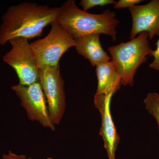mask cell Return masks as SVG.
Wrapping results in <instances>:
<instances>
[{"mask_svg":"<svg viewBox=\"0 0 159 159\" xmlns=\"http://www.w3.org/2000/svg\"><path fill=\"white\" fill-rule=\"evenodd\" d=\"M47 159H54L53 158H52V157H48V158H47Z\"/></svg>","mask_w":159,"mask_h":159,"instance_id":"e0dca14e","label":"cell"},{"mask_svg":"<svg viewBox=\"0 0 159 159\" xmlns=\"http://www.w3.org/2000/svg\"><path fill=\"white\" fill-rule=\"evenodd\" d=\"M113 95L95 94L94 103L101 114V127L99 134L104 141V146L109 159H116V152L119 137L112 118L111 102Z\"/></svg>","mask_w":159,"mask_h":159,"instance_id":"9c48e42d","label":"cell"},{"mask_svg":"<svg viewBox=\"0 0 159 159\" xmlns=\"http://www.w3.org/2000/svg\"><path fill=\"white\" fill-rule=\"evenodd\" d=\"M58 8L25 2L10 6L2 17L0 45L16 38L29 39L40 36L46 26L55 21Z\"/></svg>","mask_w":159,"mask_h":159,"instance_id":"6da1fadb","label":"cell"},{"mask_svg":"<svg viewBox=\"0 0 159 159\" xmlns=\"http://www.w3.org/2000/svg\"><path fill=\"white\" fill-rule=\"evenodd\" d=\"M132 19L130 39L142 32H146L148 39H153L159 33V0L128 8Z\"/></svg>","mask_w":159,"mask_h":159,"instance_id":"ba28073f","label":"cell"},{"mask_svg":"<svg viewBox=\"0 0 159 159\" xmlns=\"http://www.w3.org/2000/svg\"><path fill=\"white\" fill-rule=\"evenodd\" d=\"M158 35L159 36L158 39L155 43L156 49L154 51H152L150 54V56L153 57L154 59L152 62L149 64V67L152 70L159 71V33Z\"/></svg>","mask_w":159,"mask_h":159,"instance_id":"9a60e30c","label":"cell"},{"mask_svg":"<svg viewBox=\"0 0 159 159\" xmlns=\"http://www.w3.org/2000/svg\"><path fill=\"white\" fill-rule=\"evenodd\" d=\"M99 35L100 34H93L74 39L77 53L89 60L93 66L111 59L101 46Z\"/></svg>","mask_w":159,"mask_h":159,"instance_id":"30bf717a","label":"cell"},{"mask_svg":"<svg viewBox=\"0 0 159 159\" xmlns=\"http://www.w3.org/2000/svg\"><path fill=\"white\" fill-rule=\"evenodd\" d=\"M143 1L142 0H119L114 5V9H116L129 8L139 4Z\"/></svg>","mask_w":159,"mask_h":159,"instance_id":"5bb4252c","label":"cell"},{"mask_svg":"<svg viewBox=\"0 0 159 159\" xmlns=\"http://www.w3.org/2000/svg\"><path fill=\"white\" fill-rule=\"evenodd\" d=\"M51 26L47 36L30 43L39 68L57 65L66 51L76 46L74 37L57 23L54 21Z\"/></svg>","mask_w":159,"mask_h":159,"instance_id":"277c9868","label":"cell"},{"mask_svg":"<svg viewBox=\"0 0 159 159\" xmlns=\"http://www.w3.org/2000/svg\"><path fill=\"white\" fill-rule=\"evenodd\" d=\"M116 2L114 0H81L80 5L83 10L87 11L89 9L96 6H104L110 4L115 5Z\"/></svg>","mask_w":159,"mask_h":159,"instance_id":"4fadbf2b","label":"cell"},{"mask_svg":"<svg viewBox=\"0 0 159 159\" xmlns=\"http://www.w3.org/2000/svg\"><path fill=\"white\" fill-rule=\"evenodd\" d=\"M39 82L43 91L50 116L54 125L60 124L66 107L64 81L59 65L39 68Z\"/></svg>","mask_w":159,"mask_h":159,"instance_id":"8992f818","label":"cell"},{"mask_svg":"<svg viewBox=\"0 0 159 159\" xmlns=\"http://www.w3.org/2000/svg\"><path fill=\"white\" fill-rule=\"evenodd\" d=\"M55 21L74 39L93 34L109 35L113 41L117 39L119 20L110 9L99 14H92L77 7L74 0H68L58 8Z\"/></svg>","mask_w":159,"mask_h":159,"instance_id":"7a4b0ae2","label":"cell"},{"mask_svg":"<svg viewBox=\"0 0 159 159\" xmlns=\"http://www.w3.org/2000/svg\"><path fill=\"white\" fill-rule=\"evenodd\" d=\"M108 51L121 77L122 85L132 86L137 70L146 61L147 56L153 50L148 34L142 32L129 41L109 47Z\"/></svg>","mask_w":159,"mask_h":159,"instance_id":"3957f363","label":"cell"},{"mask_svg":"<svg viewBox=\"0 0 159 159\" xmlns=\"http://www.w3.org/2000/svg\"><path fill=\"white\" fill-rule=\"evenodd\" d=\"M3 159H26L27 157L24 155H17L9 151L8 154H4Z\"/></svg>","mask_w":159,"mask_h":159,"instance_id":"2e32d148","label":"cell"},{"mask_svg":"<svg viewBox=\"0 0 159 159\" xmlns=\"http://www.w3.org/2000/svg\"><path fill=\"white\" fill-rule=\"evenodd\" d=\"M98 86L96 94L113 95L122 85V80L115 64L111 61L96 66Z\"/></svg>","mask_w":159,"mask_h":159,"instance_id":"8fae6325","label":"cell"},{"mask_svg":"<svg viewBox=\"0 0 159 159\" xmlns=\"http://www.w3.org/2000/svg\"><path fill=\"white\" fill-rule=\"evenodd\" d=\"M145 107L148 113L154 118L159 132V95L155 93L148 94L144 100Z\"/></svg>","mask_w":159,"mask_h":159,"instance_id":"7c38bea8","label":"cell"},{"mask_svg":"<svg viewBox=\"0 0 159 159\" xmlns=\"http://www.w3.org/2000/svg\"><path fill=\"white\" fill-rule=\"evenodd\" d=\"M11 50L4 55V62L14 69L20 84L29 85L39 81V67L28 39L16 38L9 41Z\"/></svg>","mask_w":159,"mask_h":159,"instance_id":"5b68a950","label":"cell"},{"mask_svg":"<svg viewBox=\"0 0 159 159\" xmlns=\"http://www.w3.org/2000/svg\"><path fill=\"white\" fill-rule=\"evenodd\" d=\"M32 159L31 158H27V159Z\"/></svg>","mask_w":159,"mask_h":159,"instance_id":"ac0fdd59","label":"cell"},{"mask_svg":"<svg viewBox=\"0 0 159 159\" xmlns=\"http://www.w3.org/2000/svg\"><path fill=\"white\" fill-rule=\"evenodd\" d=\"M20 100V105L25 110L29 120L37 121L45 128L55 129L50 116L47 99L39 82L29 85L19 84L11 87Z\"/></svg>","mask_w":159,"mask_h":159,"instance_id":"52a82bcc","label":"cell"}]
</instances>
